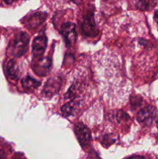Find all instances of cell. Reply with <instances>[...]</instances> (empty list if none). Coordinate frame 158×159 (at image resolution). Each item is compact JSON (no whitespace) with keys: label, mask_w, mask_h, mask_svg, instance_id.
Returning <instances> with one entry per match:
<instances>
[{"label":"cell","mask_w":158,"mask_h":159,"mask_svg":"<svg viewBox=\"0 0 158 159\" xmlns=\"http://www.w3.org/2000/svg\"><path fill=\"white\" fill-rule=\"evenodd\" d=\"M6 71L9 79L12 80H17L19 79V70L16 64L12 60H9L6 63Z\"/></svg>","instance_id":"cell-8"},{"label":"cell","mask_w":158,"mask_h":159,"mask_svg":"<svg viewBox=\"0 0 158 159\" xmlns=\"http://www.w3.org/2000/svg\"><path fill=\"white\" fill-rule=\"evenodd\" d=\"M130 159H146V158H143V157H140V156H136V157H133V158Z\"/></svg>","instance_id":"cell-16"},{"label":"cell","mask_w":158,"mask_h":159,"mask_svg":"<svg viewBox=\"0 0 158 159\" xmlns=\"http://www.w3.org/2000/svg\"><path fill=\"white\" fill-rule=\"evenodd\" d=\"M61 86V78L59 76H54L48 79L44 85L43 89V95L46 98H50L57 93Z\"/></svg>","instance_id":"cell-3"},{"label":"cell","mask_w":158,"mask_h":159,"mask_svg":"<svg viewBox=\"0 0 158 159\" xmlns=\"http://www.w3.org/2000/svg\"><path fill=\"white\" fill-rule=\"evenodd\" d=\"M154 20L158 23V10H156L154 13Z\"/></svg>","instance_id":"cell-15"},{"label":"cell","mask_w":158,"mask_h":159,"mask_svg":"<svg viewBox=\"0 0 158 159\" xmlns=\"http://www.w3.org/2000/svg\"><path fill=\"white\" fill-rule=\"evenodd\" d=\"M136 7L140 10H145L147 9V2L146 0H138L136 2Z\"/></svg>","instance_id":"cell-13"},{"label":"cell","mask_w":158,"mask_h":159,"mask_svg":"<svg viewBox=\"0 0 158 159\" xmlns=\"http://www.w3.org/2000/svg\"><path fill=\"white\" fill-rule=\"evenodd\" d=\"M74 132L81 145L85 147L89 144L91 139V132L86 126L81 123H77L74 125Z\"/></svg>","instance_id":"cell-5"},{"label":"cell","mask_w":158,"mask_h":159,"mask_svg":"<svg viewBox=\"0 0 158 159\" xmlns=\"http://www.w3.org/2000/svg\"><path fill=\"white\" fill-rule=\"evenodd\" d=\"M81 29L84 34L88 37L95 36L98 34L95 24L91 16H86L81 25Z\"/></svg>","instance_id":"cell-7"},{"label":"cell","mask_w":158,"mask_h":159,"mask_svg":"<svg viewBox=\"0 0 158 159\" xmlns=\"http://www.w3.org/2000/svg\"><path fill=\"white\" fill-rule=\"evenodd\" d=\"M22 85H23V88L24 89L28 90V91H32V90L36 89L40 86V82L36 79H33V78L29 77V76H26L22 81Z\"/></svg>","instance_id":"cell-9"},{"label":"cell","mask_w":158,"mask_h":159,"mask_svg":"<svg viewBox=\"0 0 158 159\" xmlns=\"http://www.w3.org/2000/svg\"><path fill=\"white\" fill-rule=\"evenodd\" d=\"M156 116V110L153 107L148 106L141 109L137 113V120L140 124L150 125L155 120Z\"/></svg>","instance_id":"cell-2"},{"label":"cell","mask_w":158,"mask_h":159,"mask_svg":"<svg viewBox=\"0 0 158 159\" xmlns=\"http://www.w3.org/2000/svg\"><path fill=\"white\" fill-rule=\"evenodd\" d=\"M45 20V15L41 12H38V13H35L30 16L29 21H28V25L29 27L30 28H35L37 27L39 25L41 24Z\"/></svg>","instance_id":"cell-10"},{"label":"cell","mask_w":158,"mask_h":159,"mask_svg":"<svg viewBox=\"0 0 158 159\" xmlns=\"http://www.w3.org/2000/svg\"><path fill=\"white\" fill-rule=\"evenodd\" d=\"M29 37L25 33H20L11 41L9 45L10 54L14 57H20L26 53L29 45Z\"/></svg>","instance_id":"cell-1"},{"label":"cell","mask_w":158,"mask_h":159,"mask_svg":"<svg viewBox=\"0 0 158 159\" xmlns=\"http://www.w3.org/2000/svg\"><path fill=\"white\" fill-rule=\"evenodd\" d=\"M0 159H6V155L2 150H0Z\"/></svg>","instance_id":"cell-14"},{"label":"cell","mask_w":158,"mask_h":159,"mask_svg":"<svg viewBox=\"0 0 158 159\" xmlns=\"http://www.w3.org/2000/svg\"><path fill=\"white\" fill-rule=\"evenodd\" d=\"M77 103L76 102H73L71 101V102H68L66 105L64 106L61 108V112L63 115L68 116L74 114V112L77 110Z\"/></svg>","instance_id":"cell-11"},{"label":"cell","mask_w":158,"mask_h":159,"mask_svg":"<svg viewBox=\"0 0 158 159\" xmlns=\"http://www.w3.org/2000/svg\"><path fill=\"white\" fill-rule=\"evenodd\" d=\"M50 61L48 60V58H43L41 60H40V61L38 62L36 67H37V71L38 72L39 75H43V73L45 72V71L48 69L50 68Z\"/></svg>","instance_id":"cell-12"},{"label":"cell","mask_w":158,"mask_h":159,"mask_svg":"<svg viewBox=\"0 0 158 159\" xmlns=\"http://www.w3.org/2000/svg\"><path fill=\"white\" fill-rule=\"evenodd\" d=\"M47 40L45 36H38L33 41L32 52L34 57H40L44 53L46 48Z\"/></svg>","instance_id":"cell-6"},{"label":"cell","mask_w":158,"mask_h":159,"mask_svg":"<svg viewBox=\"0 0 158 159\" xmlns=\"http://www.w3.org/2000/svg\"><path fill=\"white\" fill-rule=\"evenodd\" d=\"M73 2H74V3H76V4H79V3H81L82 2V0H72Z\"/></svg>","instance_id":"cell-17"},{"label":"cell","mask_w":158,"mask_h":159,"mask_svg":"<svg viewBox=\"0 0 158 159\" xmlns=\"http://www.w3.org/2000/svg\"><path fill=\"white\" fill-rule=\"evenodd\" d=\"M60 33L63 35L68 45H72L77 39V31L74 23L68 22L64 23L60 28Z\"/></svg>","instance_id":"cell-4"}]
</instances>
